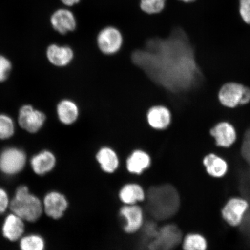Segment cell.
I'll use <instances>...</instances> for the list:
<instances>
[{"label":"cell","mask_w":250,"mask_h":250,"mask_svg":"<svg viewBox=\"0 0 250 250\" xmlns=\"http://www.w3.org/2000/svg\"><path fill=\"white\" fill-rule=\"evenodd\" d=\"M131 59L152 82L171 95L180 96L201 85L203 75L194 48L183 27L176 26L169 35L146 40Z\"/></svg>","instance_id":"cell-1"},{"label":"cell","mask_w":250,"mask_h":250,"mask_svg":"<svg viewBox=\"0 0 250 250\" xmlns=\"http://www.w3.org/2000/svg\"><path fill=\"white\" fill-rule=\"evenodd\" d=\"M146 211L156 221H165L179 211L181 199L176 188L169 184L153 186L146 191Z\"/></svg>","instance_id":"cell-2"},{"label":"cell","mask_w":250,"mask_h":250,"mask_svg":"<svg viewBox=\"0 0 250 250\" xmlns=\"http://www.w3.org/2000/svg\"><path fill=\"white\" fill-rule=\"evenodd\" d=\"M11 212L21 217L25 222L34 223L42 217V202L31 193L26 186L19 187L9 206Z\"/></svg>","instance_id":"cell-3"},{"label":"cell","mask_w":250,"mask_h":250,"mask_svg":"<svg viewBox=\"0 0 250 250\" xmlns=\"http://www.w3.org/2000/svg\"><path fill=\"white\" fill-rule=\"evenodd\" d=\"M183 234L180 228L173 224L158 227L148 240V250H173L182 242Z\"/></svg>","instance_id":"cell-4"},{"label":"cell","mask_w":250,"mask_h":250,"mask_svg":"<svg viewBox=\"0 0 250 250\" xmlns=\"http://www.w3.org/2000/svg\"><path fill=\"white\" fill-rule=\"evenodd\" d=\"M218 98L221 104L227 107L246 104L250 102V89L238 83H227L222 86Z\"/></svg>","instance_id":"cell-5"},{"label":"cell","mask_w":250,"mask_h":250,"mask_svg":"<svg viewBox=\"0 0 250 250\" xmlns=\"http://www.w3.org/2000/svg\"><path fill=\"white\" fill-rule=\"evenodd\" d=\"M98 48L105 55H113L120 52L123 47L124 37L117 27L108 26L100 30L97 36Z\"/></svg>","instance_id":"cell-6"},{"label":"cell","mask_w":250,"mask_h":250,"mask_svg":"<svg viewBox=\"0 0 250 250\" xmlns=\"http://www.w3.org/2000/svg\"><path fill=\"white\" fill-rule=\"evenodd\" d=\"M26 156L22 150L17 148L5 149L0 154V171L6 176H15L24 169Z\"/></svg>","instance_id":"cell-7"},{"label":"cell","mask_w":250,"mask_h":250,"mask_svg":"<svg viewBox=\"0 0 250 250\" xmlns=\"http://www.w3.org/2000/svg\"><path fill=\"white\" fill-rule=\"evenodd\" d=\"M119 214L124 221L123 229L127 234L138 232L145 226V210L139 204L124 205L120 208Z\"/></svg>","instance_id":"cell-8"},{"label":"cell","mask_w":250,"mask_h":250,"mask_svg":"<svg viewBox=\"0 0 250 250\" xmlns=\"http://www.w3.org/2000/svg\"><path fill=\"white\" fill-rule=\"evenodd\" d=\"M249 208V203L246 199L232 198L225 205L222 210V215L230 226H239L242 224Z\"/></svg>","instance_id":"cell-9"},{"label":"cell","mask_w":250,"mask_h":250,"mask_svg":"<svg viewBox=\"0 0 250 250\" xmlns=\"http://www.w3.org/2000/svg\"><path fill=\"white\" fill-rule=\"evenodd\" d=\"M42 202L43 212L55 220L64 216L69 205L66 197L58 191L47 193Z\"/></svg>","instance_id":"cell-10"},{"label":"cell","mask_w":250,"mask_h":250,"mask_svg":"<svg viewBox=\"0 0 250 250\" xmlns=\"http://www.w3.org/2000/svg\"><path fill=\"white\" fill-rule=\"evenodd\" d=\"M125 162L126 170L130 174L140 176L151 167L153 158L146 150L136 148L126 156Z\"/></svg>","instance_id":"cell-11"},{"label":"cell","mask_w":250,"mask_h":250,"mask_svg":"<svg viewBox=\"0 0 250 250\" xmlns=\"http://www.w3.org/2000/svg\"><path fill=\"white\" fill-rule=\"evenodd\" d=\"M51 26L62 36L73 32L77 27L76 15L69 8H61L56 10L51 17Z\"/></svg>","instance_id":"cell-12"},{"label":"cell","mask_w":250,"mask_h":250,"mask_svg":"<svg viewBox=\"0 0 250 250\" xmlns=\"http://www.w3.org/2000/svg\"><path fill=\"white\" fill-rule=\"evenodd\" d=\"M95 160L100 168L106 174L115 173L120 168L121 156L114 148L104 146L97 150Z\"/></svg>","instance_id":"cell-13"},{"label":"cell","mask_w":250,"mask_h":250,"mask_svg":"<svg viewBox=\"0 0 250 250\" xmlns=\"http://www.w3.org/2000/svg\"><path fill=\"white\" fill-rule=\"evenodd\" d=\"M45 115L32 106H23L19 113V123L23 129L30 133H36L42 127L45 121Z\"/></svg>","instance_id":"cell-14"},{"label":"cell","mask_w":250,"mask_h":250,"mask_svg":"<svg viewBox=\"0 0 250 250\" xmlns=\"http://www.w3.org/2000/svg\"><path fill=\"white\" fill-rule=\"evenodd\" d=\"M149 126L156 130L167 129L171 124L170 109L164 105H155L150 108L146 113Z\"/></svg>","instance_id":"cell-15"},{"label":"cell","mask_w":250,"mask_h":250,"mask_svg":"<svg viewBox=\"0 0 250 250\" xmlns=\"http://www.w3.org/2000/svg\"><path fill=\"white\" fill-rule=\"evenodd\" d=\"M47 58L53 65L59 67L69 65L73 61L75 52L70 45H50L46 51Z\"/></svg>","instance_id":"cell-16"},{"label":"cell","mask_w":250,"mask_h":250,"mask_svg":"<svg viewBox=\"0 0 250 250\" xmlns=\"http://www.w3.org/2000/svg\"><path fill=\"white\" fill-rule=\"evenodd\" d=\"M146 191L140 184L127 183L121 187L118 191V198L123 205H136L145 202Z\"/></svg>","instance_id":"cell-17"},{"label":"cell","mask_w":250,"mask_h":250,"mask_svg":"<svg viewBox=\"0 0 250 250\" xmlns=\"http://www.w3.org/2000/svg\"><path fill=\"white\" fill-rule=\"evenodd\" d=\"M24 221L11 212L5 217L2 226V233L6 239L17 242L23 236L25 230Z\"/></svg>","instance_id":"cell-18"},{"label":"cell","mask_w":250,"mask_h":250,"mask_svg":"<svg viewBox=\"0 0 250 250\" xmlns=\"http://www.w3.org/2000/svg\"><path fill=\"white\" fill-rule=\"evenodd\" d=\"M211 135L214 137L216 145L221 147H229L235 142L236 132L232 125L223 122L212 128Z\"/></svg>","instance_id":"cell-19"},{"label":"cell","mask_w":250,"mask_h":250,"mask_svg":"<svg viewBox=\"0 0 250 250\" xmlns=\"http://www.w3.org/2000/svg\"><path fill=\"white\" fill-rule=\"evenodd\" d=\"M56 164V156L49 151H43L31 159V167L38 176H44L54 170Z\"/></svg>","instance_id":"cell-20"},{"label":"cell","mask_w":250,"mask_h":250,"mask_svg":"<svg viewBox=\"0 0 250 250\" xmlns=\"http://www.w3.org/2000/svg\"><path fill=\"white\" fill-rule=\"evenodd\" d=\"M80 108L77 103L70 99H64L59 103L57 114L59 121L65 126L76 123L80 117Z\"/></svg>","instance_id":"cell-21"},{"label":"cell","mask_w":250,"mask_h":250,"mask_svg":"<svg viewBox=\"0 0 250 250\" xmlns=\"http://www.w3.org/2000/svg\"><path fill=\"white\" fill-rule=\"evenodd\" d=\"M206 171L211 176L220 178L226 174L228 171V164L224 159L214 154L206 156L203 159Z\"/></svg>","instance_id":"cell-22"},{"label":"cell","mask_w":250,"mask_h":250,"mask_svg":"<svg viewBox=\"0 0 250 250\" xmlns=\"http://www.w3.org/2000/svg\"><path fill=\"white\" fill-rule=\"evenodd\" d=\"M240 187L245 199L250 205L249 210L243 222L242 229L246 233L250 232V171H244L240 179Z\"/></svg>","instance_id":"cell-23"},{"label":"cell","mask_w":250,"mask_h":250,"mask_svg":"<svg viewBox=\"0 0 250 250\" xmlns=\"http://www.w3.org/2000/svg\"><path fill=\"white\" fill-rule=\"evenodd\" d=\"M20 248L21 250H45V240L39 234H28L20 240Z\"/></svg>","instance_id":"cell-24"},{"label":"cell","mask_w":250,"mask_h":250,"mask_svg":"<svg viewBox=\"0 0 250 250\" xmlns=\"http://www.w3.org/2000/svg\"><path fill=\"white\" fill-rule=\"evenodd\" d=\"M184 250H207L208 243L201 234L189 233L182 240Z\"/></svg>","instance_id":"cell-25"},{"label":"cell","mask_w":250,"mask_h":250,"mask_svg":"<svg viewBox=\"0 0 250 250\" xmlns=\"http://www.w3.org/2000/svg\"><path fill=\"white\" fill-rule=\"evenodd\" d=\"M167 0H140V8L145 13L155 15L164 10Z\"/></svg>","instance_id":"cell-26"},{"label":"cell","mask_w":250,"mask_h":250,"mask_svg":"<svg viewBox=\"0 0 250 250\" xmlns=\"http://www.w3.org/2000/svg\"><path fill=\"white\" fill-rule=\"evenodd\" d=\"M15 126L13 121L8 115H0V140H5L13 136Z\"/></svg>","instance_id":"cell-27"},{"label":"cell","mask_w":250,"mask_h":250,"mask_svg":"<svg viewBox=\"0 0 250 250\" xmlns=\"http://www.w3.org/2000/svg\"><path fill=\"white\" fill-rule=\"evenodd\" d=\"M239 12L244 22L250 25V0H239Z\"/></svg>","instance_id":"cell-28"},{"label":"cell","mask_w":250,"mask_h":250,"mask_svg":"<svg viewBox=\"0 0 250 250\" xmlns=\"http://www.w3.org/2000/svg\"><path fill=\"white\" fill-rule=\"evenodd\" d=\"M11 70V62L4 56L0 55V82L7 79Z\"/></svg>","instance_id":"cell-29"},{"label":"cell","mask_w":250,"mask_h":250,"mask_svg":"<svg viewBox=\"0 0 250 250\" xmlns=\"http://www.w3.org/2000/svg\"><path fill=\"white\" fill-rule=\"evenodd\" d=\"M241 152L243 158L250 165V128L244 136Z\"/></svg>","instance_id":"cell-30"},{"label":"cell","mask_w":250,"mask_h":250,"mask_svg":"<svg viewBox=\"0 0 250 250\" xmlns=\"http://www.w3.org/2000/svg\"><path fill=\"white\" fill-rule=\"evenodd\" d=\"M10 202L7 191L0 187V215L5 213L9 208Z\"/></svg>","instance_id":"cell-31"},{"label":"cell","mask_w":250,"mask_h":250,"mask_svg":"<svg viewBox=\"0 0 250 250\" xmlns=\"http://www.w3.org/2000/svg\"><path fill=\"white\" fill-rule=\"evenodd\" d=\"M64 7L71 8L81 2V0H60Z\"/></svg>","instance_id":"cell-32"},{"label":"cell","mask_w":250,"mask_h":250,"mask_svg":"<svg viewBox=\"0 0 250 250\" xmlns=\"http://www.w3.org/2000/svg\"><path fill=\"white\" fill-rule=\"evenodd\" d=\"M177 1L184 3V4H189L190 3L194 2L196 0H177Z\"/></svg>","instance_id":"cell-33"}]
</instances>
